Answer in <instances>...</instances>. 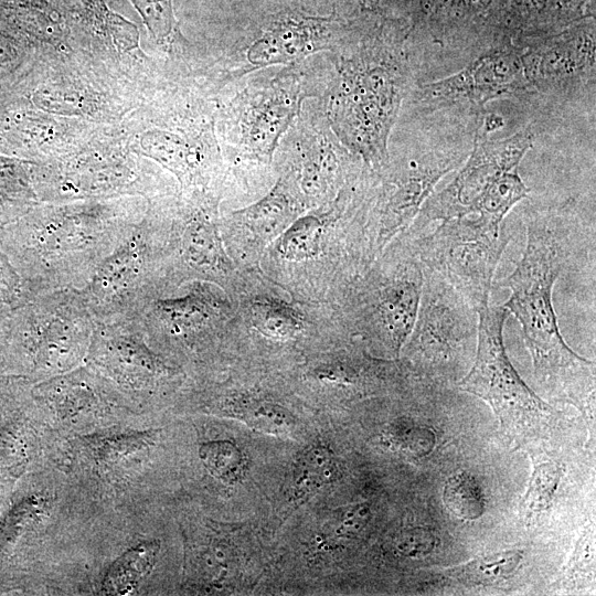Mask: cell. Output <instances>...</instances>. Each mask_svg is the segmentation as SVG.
<instances>
[{
	"label": "cell",
	"mask_w": 596,
	"mask_h": 596,
	"mask_svg": "<svg viewBox=\"0 0 596 596\" xmlns=\"http://www.w3.org/2000/svg\"><path fill=\"white\" fill-rule=\"evenodd\" d=\"M562 210L528 215L522 257L499 286L510 290L503 307L522 327L536 382L594 422L595 363L567 345L553 306V286L574 243V220Z\"/></svg>",
	"instance_id": "obj_1"
},
{
	"label": "cell",
	"mask_w": 596,
	"mask_h": 596,
	"mask_svg": "<svg viewBox=\"0 0 596 596\" xmlns=\"http://www.w3.org/2000/svg\"><path fill=\"white\" fill-rule=\"evenodd\" d=\"M141 220L137 206L91 203L45 207L9 234L29 295L82 288Z\"/></svg>",
	"instance_id": "obj_2"
},
{
	"label": "cell",
	"mask_w": 596,
	"mask_h": 596,
	"mask_svg": "<svg viewBox=\"0 0 596 596\" xmlns=\"http://www.w3.org/2000/svg\"><path fill=\"white\" fill-rule=\"evenodd\" d=\"M329 115L343 145L369 168L387 163V140L409 92L411 66L403 41L366 36L337 64Z\"/></svg>",
	"instance_id": "obj_3"
},
{
	"label": "cell",
	"mask_w": 596,
	"mask_h": 596,
	"mask_svg": "<svg viewBox=\"0 0 596 596\" xmlns=\"http://www.w3.org/2000/svg\"><path fill=\"white\" fill-rule=\"evenodd\" d=\"M169 224L148 215L79 288L95 321L136 316L167 288Z\"/></svg>",
	"instance_id": "obj_4"
},
{
	"label": "cell",
	"mask_w": 596,
	"mask_h": 596,
	"mask_svg": "<svg viewBox=\"0 0 596 596\" xmlns=\"http://www.w3.org/2000/svg\"><path fill=\"white\" fill-rule=\"evenodd\" d=\"M475 129H459L439 139L422 140L393 163H386V175L375 205L374 254L408 228L435 187L469 156Z\"/></svg>",
	"instance_id": "obj_5"
},
{
	"label": "cell",
	"mask_w": 596,
	"mask_h": 596,
	"mask_svg": "<svg viewBox=\"0 0 596 596\" xmlns=\"http://www.w3.org/2000/svg\"><path fill=\"white\" fill-rule=\"evenodd\" d=\"M508 317L503 306L488 304L478 311L475 360L457 386L488 403L501 427L521 437L549 422L553 411L525 384L507 354L503 328Z\"/></svg>",
	"instance_id": "obj_6"
},
{
	"label": "cell",
	"mask_w": 596,
	"mask_h": 596,
	"mask_svg": "<svg viewBox=\"0 0 596 596\" xmlns=\"http://www.w3.org/2000/svg\"><path fill=\"white\" fill-rule=\"evenodd\" d=\"M509 243L502 226L477 217H457L412 244L424 269L451 286L477 311L489 304L499 260Z\"/></svg>",
	"instance_id": "obj_7"
},
{
	"label": "cell",
	"mask_w": 596,
	"mask_h": 596,
	"mask_svg": "<svg viewBox=\"0 0 596 596\" xmlns=\"http://www.w3.org/2000/svg\"><path fill=\"white\" fill-rule=\"evenodd\" d=\"M14 327L28 366L50 375L73 368L88 353L95 319L81 290L66 288L29 296Z\"/></svg>",
	"instance_id": "obj_8"
},
{
	"label": "cell",
	"mask_w": 596,
	"mask_h": 596,
	"mask_svg": "<svg viewBox=\"0 0 596 596\" xmlns=\"http://www.w3.org/2000/svg\"><path fill=\"white\" fill-rule=\"evenodd\" d=\"M503 96H528L522 47L508 36L481 49L457 73L418 85L412 102L422 117L457 111L478 123L487 114V103Z\"/></svg>",
	"instance_id": "obj_9"
},
{
	"label": "cell",
	"mask_w": 596,
	"mask_h": 596,
	"mask_svg": "<svg viewBox=\"0 0 596 596\" xmlns=\"http://www.w3.org/2000/svg\"><path fill=\"white\" fill-rule=\"evenodd\" d=\"M487 114L476 127L471 151L458 174L441 190L433 192L422 205L412 223L416 232L433 221L475 214L492 184L505 172L519 169L522 158L531 149L533 132L530 127L505 139H489L488 135L497 130V125Z\"/></svg>",
	"instance_id": "obj_10"
},
{
	"label": "cell",
	"mask_w": 596,
	"mask_h": 596,
	"mask_svg": "<svg viewBox=\"0 0 596 596\" xmlns=\"http://www.w3.org/2000/svg\"><path fill=\"white\" fill-rule=\"evenodd\" d=\"M517 43L522 47L528 96L540 94L545 97L573 98L585 92L594 94V23Z\"/></svg>",
	"instance_id": "obj_11"
},
{
	"label": "cell",
	"mask_w": 596,
	"mask_h": 596,
	"mask_svg": "<svg viewBox=\"0 0 596 596\" xmlns=\"http://www.w3.org/2000/svg\"><path fill=\"white\" fill-rule=\"evenodd\" d=\"M423 272L417 317L406 342L423 365L448 364L477 342L478 313L439 276Z\"/></svg>",
	"instance_id": "obj_12"
},
{
	"label": "cell",
	"mask_w": 596,
	"mask_h": 596,
	"mask_svg": "<svg viewBox=\"0 0 596 596\" xmlns=\"http://www.w3.org/2000/svg\"><path fill=\"white\" fill-rule=\"evenodd\" d=\"M88 355L109 377L136 391L157 390L174 375L136 316L95 321Z\"/></svg>",
	"instance_id": "obj_13"
},
{
	"label": "cell",
	"mask_w": 596,
	"mask_h": 596,
	"mask_svg": "<svg viewBox=\"0 0 596 596\" xmlns=\"http://www.w3.org/2000/svg\"><path fill=\"white\" fill-rule=\"evenodd\" d=\"M224 316L219 291L200 281L180 296L152 299L136 315L151 344L179 348L202 345Z\"/></svg>",
	"instance_id": "obj_14"
},
{
	"label": "cell",
	"mask_w": 596,
	"mask_h": 596,
	"mask_svg": "<svg viewBox=\"0 0 596 596\" xmlns=\"http://www.w3.org/2000/svg\"><path fill=\"white\" fill-rule=\"evenodd\" d=\"M302 99L295 74L286 73L249 88L241 98L238 145L246 155L270 161L279 137L298 115Z\"/></svg>",
	"instance_id": "obj_15"
},
{
	"label": "cell",
	"mask_w": 596,
	"mask_h": 596,
	"mask_svg": "<svg viewBox=\"0 0 596 596\" xmlns=\"http://www.w3.org/2000/svg\"><path fill=\"white\" fill-rule=\"evenodd\" d=\"M423 284V266L412 244L405 257L370 294L373 327L396 356L415 323Z\"/></svg>",
	"instance_id": "obj_16"
},
{
	"label": "cell",
	"mask_w": 596,
	"mask_h": 596,
	"mask_svg": "<svg viewBox=\"0 0 596 596\" xmlns=\"http://www.w3.org/2000/svg\"><path fill=\"white\" fill-rule=\"evenodd\" d=\"M177 224L169 225L168 258H172V272L167 278L184 276L219 277L231 269L219 227L204 207L195 206L183 214Z\"/></svg>",
	"instance_id": "obj_17"
},
{
	"label": "cell",
	"mask_w": 596,
	"mask_h": 596,
	"mask_svg": "<svg viewBox=\"0 0 596 596\" xmlns=\"http://www.w3.org/2000/svg\"><path fill=\"white\" fill-rule=\"evenodd\" d=\"M332 21L302 13H286L269 22L246 50L252 67L284 64L328 45Z\"/></svg>",
	"instance_id": "obj_18"
},
{
	"label": "cell",
	"mask_w": 596,
	"mask_h": 596,
	"mask_svg": "<svg viewBox=\"0 0 596 596\" xmlns=\"http://www.w3.org/2000/svg\"><path fill=\"white\" fill-rule=\"evenodd\" d=\"M300 206L289 190L278 183L256 203L233 213V216L262 243L278 237L299 215Z\"/></svg>",
	"instance_id": "obj_19"
},
{
	"label": "cell",
	"mask_w": 596,
	"mask_h": 596,
	"mask_svg": "<svg viewBox=\"0 0 596 596\" xmlns=\"http://www.w3.org/2000/svg\"><path fill=\"white\" fill-rule=\"evenodd\" d=\"M340 477L333 449L324 441L306 446L295 458L289 478V500L301 503Z\"/></svg>",
	"instance_id": "obj_20"
},
{
	"label": "cell",
	"mask_w": 596,
	"mask_h": 596,
	"mask_svg": "<svg viewBox=\"0 0 596 596\" xmlns=\"http://www.w3.org/2000/svg\"><path fill=\"white\" fill-rule=\"evenodd\" d=\"M522 558L521 550H507L476 557L444 574L465 586H491L512 577Z\"/></svg>",
	"instance_id": "obj_21"
},
{
	"label": "cell",
	"mask_w": 596,
	"mask_h": 596,
	"mask_svg": "<svg viewBox=\"0 0 596 596\" xmlns=\"http://www.w3.org/2000/svg\"><path fill=\"white\" fill-rule=\"evenodd\" d=\"M223 407L254 429L268 434H290L297 424L289 409L264 397L236 396L226 400Z\"/></svg>",
	"instance_id": "obj_22"
},
{
	"label": "cell",
	"mask_w": 596,
	"mask_h": 596,
	"mask_svg": "<svg viewBox=\"0 0 596 596\" xmlns=\"http://www.w3.org/2000/svg\"><path fill=\"white\" fill-rule=\"evenodd\" d=\"M160 543L157 540L146 541L131 547L119 556L109 567L104 578V590L108 594L125 595L151 572Z\"/></svg>",
	"instance_id": "obj_23"
},
{
	"label": "cell",
	"mask_w": 596,
	"mask_h": 596,
	"mask_svg": "<svg viewBox=\"0 0 596 596\" xmlns=\"http://www.w3.org/2000/svg\"><path fill=\"white\" fill-rule=\"evenodd\" d=\"M564 467L551 459H533V471L520 502V517L525 525L534 523L554 499Z\"/></svg>",
	"instance_id": "obj_24"
},
{
	"label": "cell",
	"mask_w": 596,
	"mask_h": 596,
	"mask_svg": "<svg viewBox=\"0 0 596 596\" xmlns=\"http://www.w3.org/2000/svg\"><path fill=\"white\" fill-rule=\"evenodd\" d=\"M249 317L257 331L268 338L285 339L296 334L304 327L297 309L270 296H257L249 306Z\"/></svg>",
	"instance_id": "obj_25"
},
{
	"label": "cell",
	"mask_w": 596,
	"mask_h": 596,
	"mask_svg": "<svg viewBox=\"0 0 596 596\" xmlns=\"http://www.w3.org/2000/svg\"><path fill=\"white\" fill-rule=\"evenodd\" d=\"M199 458L207 472L226 486L240 483L247 471L243 449L232 439H212L200 444Z\"/></svg>",
	"instance_id": "obj_26"
},
{
	"label": "cell",
	"mask_w": 596,
	"mask_h": 596,
	"mask_svg": "<svg viewBox=\"0 0 596 596\" xmlns=\"http://www.w3.org/2000/svg\"><path fill=\"white\" fill-rule=\"evenodd\" d=\"M324 220L317 214L297 217L279 236L276 249L287 260H304L320 249Z\"/></svg>",
	"instance_id": "obj_27"
},
{
	"label": "cell",
	"mask_w": 596,
	"mask_h": 596,
	"mask_svg": "<svg viewBox=\"0 0 596 596\" xmlns=\"http://www.w3.org/2000/svg\"><path fill=\"white\" fill-rule=\"evenodd\" d=\"M443 501L449 512L465 521L479 519L486 510V499L480 483L472 475L464 471L446 480Z\"/></svg>",
	"instance_id": "obj_28"
},
{
	"label": "cell",
	"mask_w": 596,
	"mask_h": 596,
	"mask_svg": "<svg viewBox=\"0 0 596 596\" xmlns=\"http://www.w3.org/2000/svg\"><path fill=\"white\" fill-rule=\"evenodd\" d=\"M595 572V535L588 528L578 539L573 555L557 581L558 585H574L578 581L592 579Z\"/></svg>",
	"instance_id": "obj_29"
},
{
	"label": "cell",
	"mask_w": 596,
	"mask_h": 596,
	"mask_svg": "<svg viewBox=\"0 0 596 596\" xmlns=\"http://www.w3.org/2000/svg\"><path fill=\"white\" fill-rule=\"evenodd\" d=\"M157 40H164L174 30L172 0H130Z\"/></svg>",
	"instance_id": "obj_30"
},
{
	"label": "cell",
	"mask_w": 596,
	"mask_h": 596,
	"mask_svg": "<svg viewBox=\"0 0 596 596\" xmlns=\"http://www.w3.org/2000/svg\"><path fill=\"white\" fill-rule=\"evenodd\" d=\"M371 509L368 502H356L342 507L334 512L330 533L337 539H351L368 524Z\"/></svg>",
	"instance_id": "obj_31"
},
{
	"label": "cell",
	"mask_w": 596,
	"mask_h": 596,
	"mask_svg": "<svg viewBox=\"0 0 596 596\" xmlns=\"http://www.w3.org/2000/svg\"><path fill=\"white\" fill-rule=\"evenodd\" d=\"M395 550L405 556L416 557L430 553L435 546V536L426 529H407L394 539Z\"/></svg>",
	"instance_id": "obj_32"
},
{
	"label": "cell",
	"mask_w": 596,
	"mask_h": 596,
	"mask_svg": "<svg viewBox=\"0 0 596 596\" xmlns=\"http://www.w3.org/2000/svg\"><path fill=\"white\" fill-rule=\"evenodd\" d=\"M65 2L81 14L103 23L114 35L127 23L121 17L110 13L103 0H65Z\"/></svg>",
	"instance_id": "obj_33"
},
{
	"label": "cell",
	"mask_w": 596,
	"mask_h": 596,
	"mask_svg": "<svg viewBox=\"0 0 596 596\" xmlns=\"http://www.w3.org/2000/svg\"><path fill=\"white\" fill-rule=\"evenodd\" d=\"M11 47L8 42L0 36V61H7L11 58Z\"/></svg>",
	"instance_id": "obj_34"
}]
</instances>
